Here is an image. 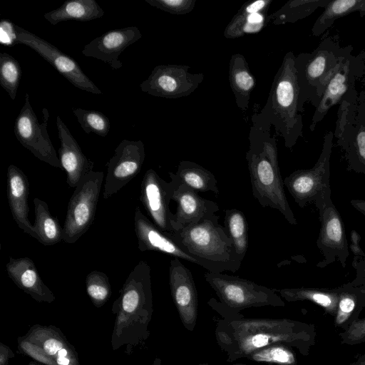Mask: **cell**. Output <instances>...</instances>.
<instances>
[{
  "label": "cell",
  "mask_w": 365,
  "mask_h": 365,
  "mask_svg": "<svg viewBox=\"0 0 365 365\" xmlns=\"http://www.w3.org/2000/svg\"><path fill=\"white\" fill-rule=\"evenodd\" d=\"M316 329L313 324L289 319L222 318L217 322L215 336L220 349L232 362L262 348L284 344L308 356L315 344Z\"/></svg>",
  "instance_id": "1"
},
{
  "label": "cell",
  "mask_w": 365,
  "mask_h": 365,
  "mask_svg": "<svg viewBox=\"0 0 365 365\" xmlns=\"http://www.w3.org/2000/svg\"><path fill=\"white\" fill-rule=\"evenodd\" d=\"M246 160L253 197L263 207L278 210L291 225L297 221L284 189L278 162L276 138L271 127L252 123L249 133Z\"/></svg>",
  "instance_id": "2"
},
{
  "label": "cell",
  "mask_w": 365,
  "mask_h": 365,
  "mask_svg": "<svg viewBox=\"0 0 365 365\" xmlns=\"http://www.w3.org/2000/svg\"><path fill=\"white\" fill-rule=\"evenodd\" d=\"M294 60L292 51L286 53L274 77L264 106L252 115L254 123L268 127L273 125L289 149L295 145L299 138L304 137Z\"/></svg>",
  "instance_id": "3"
},
{
  "label": "cell",
  "mask_w": 365,
  "mask_h": 365,
  "mask_svg": "<svg viewBox=\"0 0 365 365\" xmlns=\"http://www.w3.org/2000/svg\"><path fill=\"white\" fill-rule=\"evenodd\" d=\"M215 214L170 235L208 272H237L242 264L225 227Z\"/></svg>",
  "instance_id": "4"
},
{
  "label": "cell",
  "mask_w": 365,
  "mask_h": 365,
  "mask_svg": "<svg viewBox=\"0 0 365 365\" xmlns=\"http://www.w3.org/2000/svg\"><path fill=\"white\" fill-rule=\"evenodd\" d=\"M352 51L351 45L340 46L338 34L331 36L327 31L314 51L295 56L300 113L304 111L306 103H311L315 108L318 106L331 77Z\"/></svg>",
  "instance_id": "5"
},
{
  "label": "cell",
  "mask_w": 365,
  "mask_h": 365,
  "mask_svg": "<svg viewBox=\"0 0 365 365\" xmlns=\"http://www.w3.org/2000/svg\"><path fill=\"white\" fill-rule=\"evenodd\" d=\"M204 277L220 299L212 298L208 304L223 318L237 317L240 315L239 312L249 308L285 306V302L274 289L252 281L208 271Z\"/></svg>",
  "instance_id": "6"
},
{
  "label": "cell",
  "mask_w": 365,
  "mask_h": 365,
  "mask_svg": "<svg viewBox=\"0 0 365 365\" xmlns=\"http://www.w3.org/2000/svg\"><path fill=\"white\" fill-rule=\"evenodd\" d=\"M334 138L347 169L365 176V90L346 93L339 103Z\"/></svg>",
  "instance_id": "7"
},
{
  "label": "cell",
  "mask_w": 365,
  "mask_h": 365,
  "mask_svg": "<svg viewBox=\"0 0 365 365\" xmlns=\"http://www.w3.org/2000/svg\"><path fill=\"white\" fill-rule=\"evenodd\" d=\"M333 139L334 132H327L321 154L314 167L297 170L283 180L284 186L301 208L310 204H314L317 208L331 197L330 158Z\"/></svg>",
  "instance_id": "8"
},
{
  "label": "cell",
  "mask_w": 365,
  "mask_h": 365,
  "mask_svg": "<svg viewBox=\"0 0 365 365\" xmlns=\"http://www.w3.org/2000/svg\"><path fill=\"white\" fill-rule=\"evenodd\" d=\"M104 173L92 170L80 182L69 200L63 226V242L75 243L91 226Z\"/></svg>",
  "instance_id": "9"
},
{
  "label": "cell",
  "mask_w": 365,
  "mask_h": 365,
  "mask_svg": "<svg viewBox=\"0 0 365 365\" xmlns=\"http://www.w3.org/2000/svg\"><path fill=\"white\" fill-rule=\"evenodd\" d=\"M43 115L40 123L31 106L29 94L26 93L24 104L14 123V134L19 143L38 159L63 170L47 132L49 115L46 108L43 109Z\"/></svg>",
  "instance_id": "10"
},
{
  "label": "cell",
  "mask_w": 365,
  "mask_h": 365,
  "mask_svg": "<svg viewBox=\"0 0 365 365\" xmlns=\"http://www.w3.org/2000/svg\"><path fill=\"white\" fill-rule=\"evenodd\" d=\"M190 66L179 64L158 65L140 87L151 96L175 99L192 93L204 80V74L191 73Z\"/></svg>",
  "instance_id": "11"
},
{
  "label": "cell",
  "mask_w": 365,
  "mask_h": 365,
  "mask_svg": "<svg viewBox=\"0 0 365 365\" xmlns=\"http://www.w3.org/2000/svg\"><path fill=\"white\" fill-rule=\"evenodd\" d=\"M14 29L18 43L24 44L32 48L74 86L91 93H102V91L82 71L77 62L69 56L47 41L17 25H14Z\"/></svg>",
  "instance_id": "12"
},
{
  "label": "cell",
  "mask_w": 365,
  "mask_h": 365,
  "mask_svg": "<svg viewBox=\"0 0 365 365\" xmlns=\"http://www.w3.org/2000/svg\"><path fill=\"white\" fill-rule=\"evenodd\" d=\"M317 209L321 227L317 245L324 259L317 264V267L324 268L339 261L345 267L349 246L341 217L331 197L325 200Z\"/></svg>",
  "instance_id": "13"
},
{
  "label": "cell",
  "mask_w": 365,
  "mask_h": 365,
  "mask_svg": "<svg viewBox=\"0 0 365 365\" xmlns=\"http://www.w3.org/2000/svg\"><path fill=\"white\" fill-rule=\"evenodd\" d=\"M365 71V52L356 55L349 54L341 63L331 77L324 94L315 108L309 125L311 131H314L328 111L334 106L339 104L342 98L355 89L356 81Z\"/></svg>",
  "instance_id": "14"
},
{
  "label": "cell",
  "mask_w": 365,
  "mask_h": 365,
  "mask_svg": "<svg viewBox=\"0 0 365 365\" xmlns=\"http://www.w3.org/2000/svg\"><path fill=\"white\" fill-rule=\"evenodd\" d=\"M145 157L141 140H122L108 163L103 192L108 199L126 185L140 171Z\"/></svg>",
  "instance_id": "15"
},
{
  "label": "cell",
  "mask_w": 365,
  "mask_h": 365,
  "mask_svg": "<svg viewBox=\"0 0 365 365\" xmlns=\"http://www.w3.org/2000/svg\"><path fill=\"white\" fill-rule=\"evenodd\" d=\"M173 186L161 178L153 170L148 169L142 179L140 200L151 221L161 230L171 234L175 213L170 210Z\"/></svg>",
  "instance_id": "16"
},
{
  "label": "cell",
  "mask_w": 365,
  "mask_h": 365,
  "mask_svg": "<svg viewBox=\"0 0 365 365\" xmlns=\"http://www.w3.org/2000/svg\"><path fill=\"white\" fill-rule=\"evenodd\" d=\"M169 284L183 326L190 331H194L198 313L197 292L190 270L178 258L170 262Z\"/></svg>",
  "instance_id": "17"
},
{
  "label": "cell",
  "mask_w": 365,
  "mask_h": 365,
  "mask_svg": "<svg viewBox=\"0 0 365 365\" xmlns=\"http://www.w3.org/2000/svg\"><path fill=\"white\" fill-rule=\"evenodd\" d=\"M169 175L173 186L172 200L177 204L172 225L173 232L196 223L219 211L220 207L215 202L202 197L196 190L180 182L175 173L170 172Z\"/></svg>",
  "instance_id": "18"
},
{
  "label": "cell",
  "mask_w": 365,
  "mask_h": 365,
  "mask_svg": "<svg viewBox=\"0 0 365 365\" xmlns=\"http://www.w3.org/2000/svg\"><path fill=\"white\" fill-rule=\"evenodd\" d=\"M134 228L138 240V247L141 252H163L202 267V264L197 259L190 255L179 245L170 233L159 229L143 214L139 207H137L135 210Z\"/></svg>",
  "instance_id": "19"
},
{
  "label": "cell",
  "mask_w": 365,
  "mask_h": 365,
  "mask_svg": "<svg viewBox=\"0 0 365 365\" xmlns=\"http://www.w3.org/2000/svg\"><path fill=\"white\" fill-rule=\"evenodd\" d=\"M141 37L142 34L136 26L113 29L86 44L82 53L109 64L113 70L119 69L123 66L118 60L120 54Z\"/></svg>",
  "instance_id": "20"
},
{
  "label": "cell",
  "mask_w": 365,
  "mask_h": 365,
  "mask_svg": "<svg viewBox=\"0 0 365 365\" xmlns=\"http://www.w3.org/2000/svg\"><path fill=\"white\" fill-rule=\"evenodd\" d=\"M56 126L61 142L58 158L62 169L66 173L67 184L76 188L82 179L93 170L94 164L83 154L80 145L58 115L56 117Z\"/></svg>",
  "instance_id": "21"
},
{
  "label": "cell",
  "mask_w": 365,
  "mask_h": 365,
  "mask_svg": "<svg viewBox=\"0 0 365 365\" xmlns=\"http://www.w3.org/2000/svg\"><path fill=\"white\" fill-rule=\"evenodd\" d=\"M6 194L13 218L26 234L37 239L34 227L29 219L28 198L29 182L24 173L14 165H10L6 174Z\"/></svg>",
  "instance_id": "22"
},
{
  "label": "cell",
  "mask_w": 365,
  "mask_h": 365,
  "mask_svg": "<svg viewBox=\"0 0 365 365\" xmlns=\"http://www.w3.org/2000/svg\"><path fill=\"white\" fill-rule=\"evenodd\" d=\"M272 1L257 0L245 3L225 27L224 36L234 39L262 31L269 24L268 10Z\"/></svg>",
  "instance_id": "23"
},
{
  "label": "cell",
  "mask_w": 365,
  "mask_h": 365,
  "mask_svg": "<svg viewBox=\"0 0 365 365\" xmlns=\"http://www.w3.org/2000/svg\"><path fill=\"white\" fill-rule=\"evenodd\" d=\"M10 279L38 301L51 302L54 296L42 281L33 260L29 257H10L6 264Z\"/></svg>",
  "instance_id": "24"
},
{
  "label": "cell",
  "mask_w": 365,
  "mask_h": 365,
  "mask_svg": "<svg viewBox=\"0 0 365 365\" xmlns=\"http://www.w3.org/2000/svg\"><path fill=\"white\" fill-rule=\"evenodd\" d=\"M229 81L238 108L248 109L250 95L256 86V79L249 64L241 53L233 54L229 63Z\"/></svg>",
  "instance_id": "25"
},
{
  "label": "cell",
  "mask_w": 365,
  "mask_h": 365,
  "mask_svg": "<svg viewBox=\"0 0 365 365\" xmlns=\"http://www.w3.org/2000/svg\"><path fill=\"white\" fill-rule=\"evenodd\" d=\"M339 289L334 326L344 330L359 319L360 313L365 307V287L351 282L339 287Z\"/></svg>",
  "instance_id": "26"
},
{
  "label": "cell",
  "mask_w": 365,
  "mask_h": 365,
  "mask_svg": "<svg viewBox=\"0 0 365 365\" xmlns=\"http://www.w3.org/2000/svg\"><path fill=\"white\" fill-rule=\"evenodd\" d=\"M279 296L289 302L309 301L320 306L324 312L335 317L339 303V287L329 288H283L274 289Z\"/></svg>",
  "instance_id": "27"
},
{
  "label": "cell",
  "mask_w": 365,
  "mask_h": 365,
  "mask_svg": "<svg viewBox=\"0 0 365 365\" xmlns=\"http://www.w3.org/2000/svg\"><path fill=\"white\" fill-rule=\"evenodd\" d=\"M104 11L95 0H70L44 14L52 25L68 20L88 21L103 17Z\"/></svg>",
  "instance_id": "28"
},
{
  "label": "cell",
  "mask_w": 365,
  "mask_h": 365,
  "mask_svg": "<svg viewBox=\"0 0 365 365\" xmlns=\"http://www.w3.org/2000/svg\"><path fill=\"white\" fill-rule=\"evenodd\" d=\"M35 223L34 230L37 240L45 246H51L63 240V227L58 218L53 215L48 204L38 198L34 199Z\"/></svg>",
  "instance_id": "29"
},
{
  "label": "cell",
  "mask_w": 365,
  "mask_h": 365,
  "mask_svg": "<svg viewBox=\"0 0 365 365\" xmlns=\"http://www.w3.org/2000/svg\"><path fill=\"white\" fill-rule=\"evenodd\" d=\"M175 175L180 182L197 192H212L217 196L220 194L214 174L195 162L180 161Z\"/></svg>",
  "instance_id": "30"
},
{
  "label": "cell",
  "mask_w": 365,
  "mask_h": 365,
  "mask_svg": "<svg viewBox=\"0 0 365 365\" xmlns=\"http://www.w3.org/2000/svg\"><path fill=\"white\" fill-rule=\"evenodd\" d=\"M354 12H359L361 17L365 16V0H331L314 22L312 35L321 36L336 19Z\"/></svg>",
  "instance_id": "31"
},
{
  "label": "cell",
  "mask_w": 365,
  "mask_h": 365,
  "mask_svg": "<svg viewBox=\"0 0 365 365\" xmlns=\"http://www.w3.org/2000/svg\"><path fill=\"white\" fill-rule=\"evenodd\" d=\"M331 0H290L269 15V24L282 25L307 18L318 8H325Z\"/></svg>",
  "instance_id": "32"
},
{
  "label": "cell",
  "mask_w": 365,
  "mask_h": 365,
  "mask_svg": "<svg viewBox=\"0 0 365 365\" xmlns=\"http://www.w3.org/2000/svg\"><path fill=\"white\" fill-rule=\"evenodd\" d=\"M224 222L236 254L242 262L248 245V225L246 217L244 213L237 209H227L225 211Z\"/></svg>",
  "instance_id": "33"
},
{
  "label": "cell",
  "mask_w": 365,
  "mask_h": 365,
  "mask_svg": "<svg viewBox=\"0 0 365 365\" xmlns=\"http://www.w3.org/2000/svg\"><path fill=\"white\" fill-rule=\"evenodd\" d=\"M248 360L274 365H297L293 349L284 344H273L262 348L249 355Z\"/></svg>",
  "instance_id": "34"
},
{
  "label": "cell",
  "mask_w": 365,
  "mask_h": 365,
  "mask_svg": "<svg viewBox=\"0 0 365 365\" xmlns=\"http://www.w3.org/2000/svg\"><path fill=\"white\" fill-rule=\"evenodd\" d=\"M21 68L18 61L7 53H0V84L14 100L16 96Z\"/></svg>",
  "instance_id": "35"
},
{
  "label": "cell",
  "mask_w": 365,
  "mask_h": 365,
  "mask_svg": "<svg viewBox=\"0 0 365 365\" xmlns=\"http://www.w3.org/2000/svg\"><path fill=\"white\" fill-rule=\"evenodd\" d=\"M73 112L86 133H94L106 137L110 130V120L101 112L83 108H73Z\"/></svg>",
  "instance_id": "36"
},
{
  "label": "cell",
  "mask_w": 365,
  "mask_h": 365,
  "mask_svg": "<svg viewBox=\"0 0 365 365\" xmlns=\"http://www.w3.org/2000/svg\"><path fill=\"white\" fill-rule=\"evenodd\" d=\"M86 291L96 304H102L109 298L111 292L108 276L103 272L94 270L86 278Z\"/></svg>",
  "instance_id": "37"
},
{
  "label": "cell",
  "mask_w": 365,
  "mask_h": 365,
  "mask_svg": "<svg viewBox=\"0 0 365 365\" xmlns=\"http://www.w3.org/2000/svg\"><path fill=\"white\" fill-rule=\"evenodd\" d=\"M150 6L171 14L183 15L191 12L197 0H145Z\"/></svg>",
  "instance_id": "38"
},
{
  "label": "cell",
  "mask_w": 365,
  "mask_h": 365,
  "mask_svg": "<svg viewBox=\"0 0 365 365\" xmlns=\"http://www.w3.org/2000/svg\"><path fill=\"white\" fill-rule=\"evenodd\" d=\"M338 335L341 344L353 346L365 342V317L357 319Z\"/></svg>",
  "instance_id": "39"
},
{
  "label": "cell",
  "mask_w": 365,
  "mask_h": 365,
  "mask_svg": "<svg viewBox=\"0 0 365 365\" xmlns=\"http://www.w3.org/2000/svg\"><path fill=\"white\" fill-rule=\"evenodd\" d=\"M361 236L356 230H351L350 235L349 249L354 254L355 257L365 258V253L360 247Z\"/></svg>",
  "instance_id": "40"
},
{
  "label": "cell",
  "mask_w": 365,
  "mask_h": 365,
  "mask_svg": "<svg viewBox=\"0 0 365 365\" xmlns=\"http://www.w3.org/2000/svg\"><path fill=\"white\" fill-rule=\"evenodd\" d=\"M44 351L48 355L57 354L63 348V344L59 340L51 338L45 341L43 346Z\"/></svg>",
  "instance_id": "41"
},
{
  "label": "cell",
  "mask_w": 365,
  "mask_h": 365,
  "mask_svg": "<svg viewBox=\"0 0 365 365\" xmlns=\"http://www.w3.org/2000/svg\"><path fill=\"white\" fill-rule=\"evenodd\" d=\"M354 209L365 216V200L354 199L350 201Z\"/></svg>",
  "instance_id": "42"
},
{
  "label": "cell",
  "mask_w": 365,
  "mask_h": 365,
  "mask_svg": "<svg viewBox=\"0 0 365 365\" xmlns=\"http://www.w3.org/2000/svg\"><path fill=\"white\" fill-rule=\"evenodd\" d=\"M349 365H365V354L359 355L356 360Z\"/></svg>",
  "instance_id": "43"
},
{
  "label": "cell",
  "mask_w": 365,
  "mask_h": 365,
  "mask_svg": "<svg viewBox=\"0 0 365 365\" xmlns=\"http://www.w3.org/2000/svg\"><path fill=\"white\" fill-rule=\"evenodd\" d=\"M56 362L58 365H69L70 360L66 357L57 358Z\"/></svg>",
  "instance_id": "44"
},
{
  "label": "cell",
  "mask_w": 365,
  "mask_h": 365,
  "mask_svg": "<svg viewBox=\"0 0 365 365\" xmlns=\"http://www.w3.org/2000/svg\"><path fill=\"white\" fill-rule=\"evenodd\" d=\"M68 351L65 348H63L57 353V358L66 357Z\"/></svg>",
  "instance_id": "45"
},
{
  "label": "cell",
  "mask_w": 365,
  "mask_h": 365,
  "mask_svg": "<svg viewBox=\"0 0 365 365\" xmlns=\"http://www.w3.org/2000/svg\"><path fill=\"white\" fill-rule=\"evenodd\" d=\"M231 365H247V364H231Z\"/></svg>",
  "instance_id": "46"
},
{
  "label": "cell",
  "mask_w": 365,
  "mask_h": 365,
  "mask_svg": "<svg viewBox=\"0 0 365 365\" xmlns=\"http://www.w3.org/2000/svg\"><path fill=\"white\" fill-rule=\"evenodd\" d=\"M195 365H209V364H206V363H203V364H195Z\"/></svg>",
  "instance_id": "47"
}]
</instances>
